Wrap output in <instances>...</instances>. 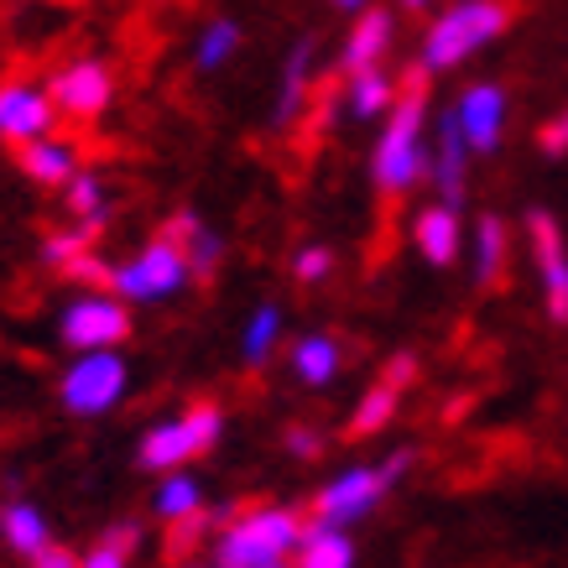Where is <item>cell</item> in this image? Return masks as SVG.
Listing matches in <instances>:
<instances>
[{"label": "cell", "mask_w": 568, "mask_h": 568, "mask_svg": "<svg viewBox=\"0 0 568 568\" xmlns=\"http://www.w3.org/2000/svg\"><path fill=\"white\" fill-rule=\"evenodd\" d=\"M428 79H433V69H423V63L402 79L396 104L386 110V125H381V136H376V152H371V183L386 199L413 193L433 168V146L423 141L428 136Z\"/></svg>", "instance_id": "cell-1"}, {"label": "cell", "mask_w": 568, "mask_h": 568, "mask_svg": "<svg viewBox=\"0 0 568 568\" xmlns=\"http://www.w3.org/2000/svg\"><path fill=\"white\" fill-rule=\"evenodd\" d=\"M308 521L297 517L293 506H256L245 511L214 537V564L220 568H282L297 558Z\"/></svg>", "instance_id": "cell-2"}, {"label": "cell", "mask_w": 568, "mask_h": 568, "mask_svg": "<svg viewBox=\"0 0 568 568\" xmlns=\"http://www.w3.org/2000/svg\"><path fill=\"white\" fill-rule=\"evenodd\" d=\"M506 27H511V0H454L423 37V69H459L465 58L490 48Z\"/></svg>", "instance_id": "cell-3"}, {"label": "cell", "mask_w": 568, "mask_h": 568, "mask_svg": "<svg viewBox=\"0 0 568 568\" xmlns=\"http://www.w3.org/2000/svg\"><path fill=\"white\" fill-rule=\"evenodd\" d=\"M224 433V413L214 407V402H193V407H183V413L162 417L146 438H141L136 448V465L146 469V475H168V469H189L199 465L209 448L220 444Z\"/></svg>", "instance_id": "cell-4"}, {"label": "cell", "mask_w": 568, "mask_h": 568, "mask_svg": "<svg viewBox=\"0 0 568 568\" xmlns=\"http://www.w3.org/2000/svg\"><path fill=\"white\" fill-rule=\"evenodd\" d=\"M189 251L178 241L173 230H162L152 241L141 245L136 256H125L110 266V293H121L125 303H168L189 287Z\"/></svg>", "instance_id": "cell-5"}, {"label": "cell", "mask_w": 568, "mask_h": 568, "mask_svg": "<svg viewBox=\"0 0 568 568\" xmlns=\"http://www.w3.org/2000/svg\"><path fill=\"white\" fill-rule=\"evenodd\" d=\"M413 459H417L413 448H396V454L376 459V465H355V469H345V475H334L328 485H318V496H313V517L355 527V521L371 517L381 500L392 496V485L413 469Z\"/></svg>", "instance_id": "cell-6"}, {"label": "cell", "mask_w": 568, "mask_h": 568, "mask_svg": "<svg viewBox=\"0 0 568 568\" xmlns=\"http://www.w3.org/2000/svg\"><path fill=\"white\" fill-rule=\"evenodd\" d=\"M131 392V365H125L121 345L110 349H79L63 376H58V402L69 407L73 417H104L115 413Z\"/></svg>", "instance_id": "cell-7"}, {"label": "cell", "mask_w": 568, "mask_h": 568, "mask_svg": "<svg viewBox=\"0 0 568 568\" xmlns=\"http://www.w3.org/2000/svg\"><path fill=\"white\" fill-rule=\"evenodd\" d=\"M58 339L69 349H110L131 339V308L110 287H89L69 297V308L58 313Z\"/></svg>", "instance_id": "cell-8"}, {"label": "cell", "mask_w": 568, "mask_h": 568, "mask_svg": "<svg viewBox=\"0 0 568 568\" xmlns=\"http://www.w3.org/2000/svg\"><path fill=\"white\" fill-rule=\"evenodd\" d=\"M527 241H532L537 282H542V303H548L552 324H568V241L548 209L527 214Z\"/></svg>", "instance_id": "cell-9"}, {"label": "cell", "mask_w": 568, "mask_h": 568, "mask_svg": "<svg viewBox=\"0 0 568 568\" xmlns=\"http://www.w3.org/2000/svg\"><path fill=\"white\" fill-rule=\"evenodd\" d=\"M48 94H52V104H58V115L94 121V115H104L110 100H115V73L104 69L100 58H84V63H69V69L52 73Z\"/></svg>", "instance_id": "cell-10"}, {"label": "cell", "mask_w": 568, "mask_h": 568, "mask_svg": "<svg viewBox=\"0 0 568 568\" xmlns=\"http://www.w3.org/2000/svg\"><path fill=\"white\" fill-rule=\"evenodd\" d=\"M52 121H58V104H52V94L42 84H27V79L0 84V141L6 146L48 136Z\"/></svg>", "instance_id": "cell-11"}, {"label": "cell", "mask_w": 568, "mask_h": 568, "mask_svg": "<svg viewBox=\"0 0 568 568\" xmlns=\"http://www.w3.org/2000/svg\"><path fill=\"white\" fill-rule=\"evenodd\" d=\"M454 115H459V131H465L469 152L475 156H490L506 136V89L480 79V84H469L459 100H454Z\"/></svg>", "instance_id": "cell-12"}, {"label": "cell", "mask_w": 568, "mask_h": 568, "mask_svg": "<svg viewBox=\"0 0 568 568\" xmlns=\"http://www.w3.org/2000/svg\"><path fill=\"white\" fill-rule=\"evenodd\" d=\"M469 141L459 131V115H454V104H448L444 115H438V146H433V189L444 204H465V189H469Z\"/></svg>", "instance_id": "cell-13"}, {"label": "cell", "mask_w": 568, "mask_h": 568, "mask_svg": "<svg viewBox=\"0 0 568 568\" xmlns=\"http://www.w3.org/2000/svg\"><path fill=\"white\" fill-rule=\"evenodd\" d=\"M413 245L417 256L428 261V266H454V261L465 256V224H459V204H428L413 214Z\"/></svg>", "instance_id": "cell-14"}, {"label": "cell", "mask_w": 568, "mask_h": 568, "mask_svg": "<svg viewBox=\"0 0 568 568\" xmlns=\"http://www.w3.org/2000/svg\"><path fill=\"white\" fill-rule=\"evenodd\" d=\"M313 100V42H293V52L282 58V73H276V100H272V131H293L303 104Z\"/></svg>", "instance_id": "cell-15"}, {"label": "cell", "mask_w": 568, "mask_h": 568, "mask_svg": "<svg viewBox=\"0 0 568 568\" xmlns=\"http://www.w3.org/2000/svg\"><path fill=\"white\" fill-rule=\"evenodd\" d=\"M392 37H396L392 11H381V6H365L361 21L349 27L345 48H339V73L349 79V73H361V69H371V63H381V58L392 52Z\"/></svg>", "instance_id": "cell-16"}, {"label": "cell", "mask_w": 568, "mask_h": 568, "mask_svg": "<svg viewBox=\"0 0 568 568\" xmlns=\"http://www.w3.org/2000/svg\"><path fill=\"white\" fill-rule=\"evenodd\" d=\"M17 168L37 189H69V178L79 173V152H73L69 141H52V131H48V136H37V141H21Z\"/></svg>", "instance_id": "cell-17"}, {"label": "cell", "mask_w": 568, "mask_h": 568, "mask_svg": "<svg viewBox=\"0 0 568 568\" xmlns=\"http://www.w3.org/2000/svg\"><path fill=\"white\" fill-rule=\"evenodd\" d=\"M287 365H293V376L303 381L308 392H324V386H334L339 371H345V345H339L334 334H303V339H293V349H287Z\"/></svg>", "instance_id": "cell-18"}, {"label": "cell", "mask_w": 568, "mask_h": 568, "mask_svg": "<svg viewBox=\"0 0 568 568\" xmlns=\"http://www.w3.org/2000/svg\"><path fill=\"white\" fill-rule=\"evenodd\" d=\"M297 564L303 568H349L355 564V537H349L345 521H324L313 517L303 527V542H297Z\"/></svg>", "instance_id": "cell-19"}, {"label": "cell", "mask_w": 568, "mask_h": 568, "mask_svg": "<svg viewBox=\"0 0 568 568\" xmlns=\"http://www.w3.org/2000/svg\"><path fill=\"white\" fill-rule=\"evenodd\" d=\"M0 542L17 552V558H27V564H32L37 552L52 542L48 517L37 511L32 500H6V506H0Z\"/></svg>", "instance_id": "cell-20"}, {"label": "cell", "mask_w": 568, "mask_h": 568, "mask_svg": "<svg viewBox=\"0 0 568 568\" xmlns=\"http://www.w3.org/2000/svg\"><path fill=\"white\" fill-rule=\"evenodd\" d=\"M152 511H156V521H168V527H183V521L204 517V485H199V475L168 469L162 485L152 490Z\"/></svg>", "instance_id": "cell-21"}, {"label": "cell", "mask_w": 568, "mask_h": 568, "mask_svg": "<svg viewBox=\"0 0 568 568\" xmlns=\"http://www.w3.org/2000/svg\"><path fill=\"white\" fill-rule=\"evenodd\" d=\"M396 79L381 63H371V69L349 73V89H345V110L355 115V121H376V115H386L396 104Z\"/></svg>", "instance_id": "cell-22"}, {"label": "cell", "mask_w": 568, "mask_h": 568, "mask_svg": "<svg viewBox=\"0 0 568 568\" xmlns=\"http://www.w3.org/2000/svg\"><path fill=\"white\" fill-rule=\"evenodd\" d=\"M168 230H173L178 241H183V251H189V266H193V276H199V282H209V276L220 272L224 241L214 235V230H209L204 220H199V214H189V209H183V214H173V224H168Z\"/></svg>", "instance_id": "cell-23"}, {"label": "cell", "mask_w": 568, "mask_h": 568, "mask_svg": "<svg viewBox=\"0 0 568 568\" xmlns=\"http://www.w3.org/2000/svg\"><path fill=\"white\" fill-rule=\"evenodd\" d=\"M396 407H402V381L381 376L371 392H361L355 413H349V438H371V433H386L392 428Z\"/></svg>", "instance_id": "cell-24"}, {"label": "cell", "mask_w": 568, "mask_h": 568, "mask_svg": "<svg viewBox=\"0 0 568 568\" xmlns=\"http://www.w3.org/2000/svg\"><path fill=\"white\" fill-rule=\"evenodd\" d=\"M245 32L235 17H209L204 27H199V42H193V69L199 73H220L235 52H241Z\"/></svg>", "instance_id": "cell-25"}, {"label": "cell", "mask_w": 568, "mask_h": 568, "mask_svg": "<svg viewBox=\"0 0 568 568\" xmlns=\"http://www.w3.org/2000/svg\"><path fill=\"white\" fill-rule=\"evenodd\" d=\"M276 345H282V308L276 303H256L241 328V361L256 371V365H266L276 355Z\"/></svg>", "instance_id": "cell-26"}, {"label": "cell", "mask_w": 568, "mask_h": 568, "mask_svg": "<svg viewBox=\"0 0 568 568\" xmlns=\"http://www.w3.org/2000/svg\"><path fill=\"white\" fill-rule=\"evenodd\" d=\"M500 272H506V224L496 214H485L475 224V282L480 287H496Z\"/></svg>", "instance_id": "cell-27"}, {"label": "cell", "mask_w": 568, "mask_h": 568, "mask_svg": "<svg viewBox=\"0 0 568 568\" xmlns=\"http://www.w3.org/2000/svg\"><path fill=\"white\" fill-rule=\"evenodd\" d=\"M136 552H141V527L136 521H121V527H110V532L94 537V548H89L79 564L84 568H125Z\"/></svg>", "instance_id": "cell-28"}, {"label": "cell", "mask_w": 568, "mask_h": 568, "mask_svg": "<svg viewBox=\"0 0 568 568\" xmlns=\"http://www.w3.org/2000/svg\"><path fill=\"white\" fill-rule=\"evenodd\" d=\"M69 220L89 224V230H104V214H110V193L94 173H73L69 178Z\"/></svg>", "instance_id": "cell-29"}, {"label": "cell", "mask_w": 568, "mask_h": 568, "mask_svg": "<svg viewBox=\"0 0 568 568\" xmlns=\"http://www.w3.org/2000/svg\"><path fill=\"white\" fill-rule=\"evenodd\" d=\"M94 235H100V230H89V224H79V220H73V230H52L48 241H42V261L63 272L73 256H84L89 245H94Z\"/></svg>", "instance_id": "cell-30"}, {"label": "cell", "mask_w": 568, "mask_h": 568, "mask_svg": "<svg viewBox=\"0 0 568 568\" xmlns=\"http://www.w3.org/2000/svg\"><path fill=\"white\" fill-rule=\"evenodd\" d=\"M328 272H334V251L328 245H303L293 256L297 287H318V282H328Z\"/></svg>", "instance_id": "cell-31"}, {"label": "cell", "mask_w": 568, "mask_h": 568, "mask_svg": "<svg viewBox=\"0 0 568 568\" xmlns=\"http://www.w3.org/2000/svg\"><path fill=\"white\" fill-rule=\"evenodd\" d=\"M63 276L84 282V287H110V261H100L94 251H84V256H73L69 266H63Z\"/></svg>", "instance_id": "cell-32"}, {"label": "cell", "mask_w": 568, "mask_h": 568, "mask_svg": "<svg viewBox=\"0 0 568 568\" xmlns=\"http://www.w3.org/2000/svg\"><path fill=\"white\" fill-rule=\"evenodd\" d=\"M537 146H542L548 156H564V152H568V110H564V115H552V121L542 125V136H537Z\"/></svg>", "instance_id": "cell-33"}, {"label": "cell", "mask_w": 568, "mask_h": 568, "mask_svg": "<svg viewBox=\"0 0 568 568\" xmlns=\"http://www.w3.org/2000/svg\"><path fill=\"white\" fill-rule=\"evenodd\" d=\"M318 433L313 428H287V454H293V459H318Z\"/></svg>", "instance_id": "cell-34"}, {"label": "cell", "mask_w": 568, "mask_h": 568, "mask_svg": "<svg viewBox=\"0 0 568 568\" xmlns=\"http://www.w3.org/2000/svg\"><path fill=\"white\" fill-rule=\"evenodd\" d=\"M73 564H79V558H73L69 548H58V542H48V548L32 558V568H73Z\"/></svg>", "instance_id": "cell-35"}, {"label": "cell", "mask_w": 568, "mask_h": 568, "mask_svg": "<svg viewBox=\"0 0 568 568\" xmlns=\"http://www.w3.org/2000/svg\"><path fill=\"white\" fill-rule=\"evenodd\" d=\"M339 11H365V0H334Z\"/></svg>", "instance_id": "cell-36"}, {"label": "cell", "mask_w": 568, "mask_h": 568, "mask_svg": "<svg viewBox=\"0 0 568 568\" xmlns=\"http://www.w3.org/2000/svg\"><path fill=\"white\" fill-rule=\"evenodd\" d=\"M402 6H407V11H423V6H428V0H402Z\"/></svg>", "instance_id": "cell-37"}, {"label": "cell", "mask_w": 568, "mask_h": 568, "mask_svg": "<svg viewBox=\"0 0 568 568\" xmlns=\"http://www.w3.org/2000/svg\"><path fill=\"white\" fill-rule=\"evenodd\" d=\"M58 6H73V0H58Z\"/></svg>", "instance_id": "cell-38"}]
</instances>
